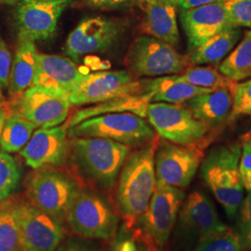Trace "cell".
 Listing matches in <instances>:
<instances>
[{
    "instance_id": "1",
    "label": "cell",
    "mask_w": 251,
    "mask_h": 251,
    "mask_svg": "<svg viewBox=\"0 0 251 251\" xmlns=\"http://www.w3.org/2000/svg\"><path fill=\"white\" fill-rule=\"evenodd\" d=\"M159 140L153 138L149 144L127 156L117 190L118 212L124 220V226L130 230L144 216L156 184L155 152Z\"/></svg>"
},
{
    "instance_id": "2",
    "label": "cell",
    "mask_w": 251,
    "mask_h": 251,
    "mask_svg": "<svg viewBox=\"0 0 251 251\" xmlns=\"http://www.w3.org/2000/svg\"><path fill=\"white\" fill-rule=\"evenodd\" d=\"M130 147L99 137L72 138L69 152L81 175L96 187H114Z\"/></svg>"
},
{
    "instance_id": "3",
    "label": "cell",
    "mask_w": 251,
    "mask_h": 251,
    "mask_svg": "<svg viewBox=\"0 0 251 251\" xmlns=\"http://www.w3.org/2000/svg\"><path fill=\"white\" fill-rule=\"evenodd\" d=\"M242 146L226 144L212 149L201 166V177L226 214L233 218L242 204L244 185L239 172Z\"/></svg>"
},
{
    "instance_id": "4",
    "label": "cell",
    "mask_w": 251,
    "mask_h": 251,
    "mask_svg": "<svg viewBox=\"0 0 251 251\" xmlns=\"http://www.w3.org/2000/svg\"><path fill=\"white\" fill-rule=\"evenodd\" d=\"M124 63L136 78L179 75L192 65L187 55L180 54L165 41L147 35H141L132 41Z\"/></svg>"
},
{
    "instance_id": "5",
    "label": "cell",
    "mask_w": 251,
    "mask_h": 251,
    "mask_svg": "<svg viewBox=\"0 0 251 251\" xmlns=\"http://www.w3.org/2000/svg\"><path fill=\"white\" fill-rule=\"evenodd\" d=\"M67 134L68 138H104L129 147H142L155 138L152 126L144 117L130 112L91 117L70 127Z\"/></svg>"
},
{
    "instance_id": "6",
    "label": "cell",
    "mask_w": 251,
    "mask_h": 251,
    "mask_svg": "<svg viewBox=\"0 0 251 251\" xmlns=\"http://www.w3.org/2000/svg\"><path fill=\"white\" fill-rule=\"evenodd\" d=\"M79 191L75 179L62 171L51 169L36 170L27 179L28 201L60 224L66 218Z\"/></svg>"
},
{
    "instance_id": "7",
    "label": "cell",
    "mask_w": 251,
    "mask_h": 251,
    "mask_svg": "<svg viewBox=\"0 0 251 251\" xmlns=\"http://www.w3.org/2000/svg\"><path fill=\"white\" fill-rule=\"evenodd\" d=\"M65 220L73 232L87 239L107 240L116 235L118 218L107 201L92 191L81 190Z\"/></svg>"
},
{
    "instance_id": "8",
    "label": "cell",
    "mask_w": 251,
    "mask_h": 251,
    "mask_svg": "<svg viewBox=\"0 0 251 251\" xmlns=\"http://www.w3.org/2000/svg\"><path fill=\"white\" fill-rule=\"evenodd\" d=\"M146 117L159 136L179 145L199 144L209 129L182 103L150 102Z\"/></svg>"
},
{
    "instance_id": "9",
    "label": "cell",
    "mask_w": 251,
    "mask_h": 251,
    "mask_svg": "<svg viewBox=\"0 0 251 251\" xmlns=\"http://www.w3.org/2000/svg\"><path fill=\"white\" fill-rule=\"evenodd\" d=\"M9 112L32 122L37 128L53 127L63 124L69 116V95L42 86H33L14 98Z\"/></svg>"
},
{
    "instance_id": "10",
    "label": "cell",
    "mask_w": 251,
    "mask_h": 251,
    "mask_svg": "<svg viewBox=\"0 0 251 251\" xmlns=\"http://www.w3.org/2000/svg\"><path fill=\"white\" fill-rule=\"evenodd\" d=\"M142 84L128 71L88 74L69 94L71 105L96 104L109 100L141 93Z\"/></svg>"
},
{
    "instance_id": "11",
    "label": "cell",
    "mask_w": 251,
    "mask_h": 251,
    "mask_svg": "<svg viewBox=\"0 0 251 251\" xmlns=\"http://www.w3.org/2000/svg\"><path fill=\"white\" fill-rule=\"evenodd\" d=\"M124 32V25L114 19H85L67 37L63 51L70 59L78 61L88 54L107 51L116 45Z\"/></svg>"
},
{
    "instance_id": "12",
    "label": "cell",
    "mask_w": 251,
    "mask_h": 251,
    "mask_svg": "<svg viewBox=\"0 0 251 251\" xmlns=\"http://www.w3.org/2000/svg\"><path fill=\"white\" fill-rule=\"evenodd\" d=\"M203 158L204 152L199 144H159L154 158L156 180L185 188L195 177Z\"/></svg>"
},
{
    "instance_id": "13",
    "label": "cell",
    "mask_w": 251,
    "mask_h": 251,
    "mask_svg": "<svg viewBox=\"0 0 251 251\" xmlns=\"http://www.w3.org/2000/svg\"><path fill=\"white\" fill-rule=\"evenodd\" d=\"M17 215L24 251H57L63 240L62 224L19 197Z\"/></svg>"
},
{
    "instance_id": "14",
    "label": "cell",
    "mask_w": 251,
    "mask_h": 251,
    "mask_svg": "<svg viewBox=\"0 0 251 251\" xmlns=\"http://www.w3.org/2000/svg\"><path fill=\"white\" fill-rule=\"evenodd\" d=\"M184 197L181 189L156 180L148 207L138 225L144 227L161 248L171 236Z\"/></svg>"
},
{
    "instance_id": "15",
    "label": "cell",
    "mask_w": 251,
    "mask_h": 251,
    "mask_svg": "<svg viewBox=\"0 0 251 251\" xmlns=\"http://www.w3.org/2000/svg\"><path fill=\"white\" fill-rule=\"evenodd\" d=\"M72 0L53 2L24 1L16 9V28L18 37L32 41L46 40L56 32L58 21Z\"/></svg>"
},
{
    "instance_id": "16",
    "label": "cell",
    "mask_w": 251,
    "mask_h": 251,
    "mask_svg": "<svg viewBox=\"0 0 251 251\" xmlns=\"http://www.w3.org/2000/svg\"><path fill=\"white\" fill-rule=\"evenodd\" d=\"M67 131L64 125L39 127L20 153L27 165L34 170L60 167L69 154Z\"/></svg>"
},
{
    "instance_id": "17",
    "label": "cell",
    "mask_w": 251,
    "mask_h": 251,
    "mask_svg": "<svg viewBox=\"0 0 251 251\" xmlns=\"http://www.w3.org/2000/svg\"><path fill=\"white\" fill-rule=\"evenodd\" d=\"M179 19L187 37L189 51L225 30L237 27L229 18L225 3L181 10Z\"/></svg>"
},
{
    "instance_id": "18",
    "label": "cell",
    "mask_w": 251,
    "mask_h": 251,
    "mask_svg": "<svg viewBox=\"0 0 251 251\" xmlns=\"http://www.w3.org/2000/svg\"><path fill=\"white\" fill-rule=\"evenodd\" d=\"M179 222L184 229L197 234L200 242L228 229L220 220L212 201L199 191L192 193L182 202Z\"/></svg>"
},
{
    "instance_id": "19",
    "label": "cell",
    "mask_w": 251,
    "mask_h": 251,
    "mask_svg": "<svg viewBox=\"0 0 251 251\" xmlns=\"http://www.w3.org/2000/svg\"><path fill=\"white\" fill-rule=\"evenodd\" d=\"M87 75L70 58L38 53L34 86H42L69 95Z\"/></svg>"
},
{
    "instance_id": "20",
    "label": "cell",
    "mask_w": 251,
    "mask_h": 251,
    "mask_svg": "<svg viewBox=\"0 0 251 251\" xmlns=\"http://www.w3.org/2000/svg\"><path fill=\"white\" fill-rule=\"evenodd\" d=\"M144 11L141 29L144 35L155 37L176 48L179 43L177 7L172 0H139Z\"/></svg>"
},
{
    "instance_id": "21",
    "label": "cell",
    "mask_w": 251,
    "mask_h": 251,
    "mask_svg": "<svg viewBox=\"0 0 251 251\" xmlns=\"http://www.w3.org/2000/svg\"><path fill=\"white\" fill-rule=\"evenodd\" d=\"M141 93L149 102L183 103L212 90L198 88L182 80L179 75L157 76L141 80Z\"/></svg>"
},
{
    "instance_id": "22",
    "label": "cell",
    "mask_w": 251,
    "mask_h": 251,
    "mask_svg": "<svg viewBox=\"0 0 251 251\" xmlns=\"http://www.w3.org/2000/svg\"><path fill=\"white\" fill-rule=\"evenodd\" d=\"M182 104L196 119L210 128L224 124L230 118L233 97L230 90L221 89L196 96Z\"/></svg>"
},
{
    "instance_id": "23",
    "label": "cell",
    "mask_w": 251,
    "mask_h": 251,
    "mask_svg": "<svg viewBox=\"0 0 251 251\" xmlns=\"http://www.w3.org/2000/svg\"><path fill=\"white\" fill-rule=\"evenodd\" d=\"M37 55L38 52L34 41L18 37V44L11 63L8 86L11 97L16 98L34 86Z\"/></svg>"
},
{
    "instance_id": "24",
    "label": "cell",
    "mask_w": 251,
    "mask_h": 251,
    "mask_svg": "<svg viewBox=\"0 0 251 251\" xmlns=\"http://www.w3.org/2000/svg\"><path fill=\"white\" fill-rule=\"evenodd\" d=\"M150 102L144 98L142 93L127 95L116 99L109 100L103 102L96 103L92 107L77 111L64 124L67 129L79 124L82 121L91 117H99L113 113L130 112L142 117H146V111Z\"/></svg>"
},
{
    "instance_id": "25",
    "label": "cell",
    "mask_w": 251,
    "mask_h": 251,
    "mask_svg": "<svg viewBox=\"0 0 251 251\" xmlns=\"http://www.w3.org/2000/svg\"><path fill=\"white\" fill-rule=\"evenodd\" d=\"M242 31L234 27L209 38L197 49L189 51L187 55L191 64H218L224 61L238 41L241 39Z\"/></svg>"
},
{
    "instance_id": "26",
    "label": "cell",
    "mask_w": 251,
    "mask_h": 251,
    "mask_svg": "<svg viewBox=\"0 0 251 251\" xmlns=\"http://www.w3.org/2000/svg\"><path fill=\"white\" fill-rule=\"evenodd\" d=\"M220 63L218 70L230 80L237 83L251 78V30Z\"/></svg>"
},
{
    "instance_id": "27",
    "label": "cell",
    "mask_w": 251,
    "mask_h": 251,
    "mask_svg": "<svg viewBox=\"0 0 251 251\" xmlns=\"http://www.w3.org/2000/svg\"><path fill=\"white\" fill-rule=\"evenodd\" d=\"M18 197L0 202V251H24L17 215Z\"/></svg>"
},
{
    "instance_id": "28",
    "label": "cell",
    "mask_w": 251,
    "mask_h": 251,
    "mask_svg": "<svg viewBox=\"0 0 251 251\" xmlns=\"http://www.w3.org/2000/svg\"><path fill=\"white\" fill-rule=\"evenodd\" d=\"M36 127L32 122L9 112L0 137V147L6 152H20L29 142Z\"/></svg>"
},
{
    "instance_id": "29",
    "label": "cell",
    "mask_w": 251,
    "mask_h": 251,
    "mask_svg": "<svg viewBox=\"0 0 251 251\" xmlns=\"http://www.w3.org/2000/svg\"><path fill=\"white\" fill-rule=\"evenodd\" d=\"M182 80L198 88L217 90L221 89H233L235 82L230 80L218 69L210 66H192L179 74Z\"/></svg>"
},
{
    "instance_id": "30",
    "label": "cell",
    "mask_w": 251,
    "mask_h": 251,
    "mask_svg": "<svg viewBox=\"0 0 251 251\" xmlns=\"http://www.w3.org/2000/svg\"><path fill=\"white\" fill-rule=\"evenodd\" d=\"M21 171L16 160L8 152H0V202L9 198L18 186Z\"/></svg>"
},
{
    "instance_id": "31",
    "label": "cell",
    "mask_w": 251,
    "mask_h": 251,
    "mask_svg": "<svg viewBox=\"0 0 251 251\" xmlns=\"http://www.w3.org/2000/svg\"><path fill=\"white\" fill-rule=\"evenodd\" d=\"M245 247L239 233L231 229L201 241L194 251H241Z\"/></svg>"
},
{
    "instance_id": "32",
    "label": "cell",
    "mask_w": 251,
    "mask_h": 251,
    "mask_svg": "<svg viewBox=\"0 0 251 251\" xmlns=\"http://www.w3.org/2000/svg\"><path fill=\"white\" fill-rule=\"evenodd\" d=\"M233 97L232 118L241 115H251V78L237 82L231 90Z\"/></svg>"
},
{
    "instance_id": "33",
    "label": "cell",
    "mask_w": 251,
    "mask_h": 251,
    "mask_svg": "<svg viewBox=\"0 0 251 251\" xmlns=\"http://www.w3.org/2000/svg\"><path fill=\"white\" fill-rule=\"evenodd\" d=\"M225 6L235 26L251 28V0H228Z\"/></svg>"
},
{
    "instance_id": "34",
    "label": "cell",
    "mask_w": 251,
    "mask_h": 251,
    "mask_svg": "<svg viewBox=\"0 0 251 251\" xmlns=\"http://www.w3.org/2000/svg\"><path fill=\"white\" fill-rule=\"evenodd\" d=\"M240 211V236L245 246H251V191H249L248 196L242 201Z\"/></svg>"
},
{
    "instance_id": "35",
    "label": "cell",
    "mask_w": 251,
    "mask_h": 251,
    "mask_svg": "<svg viewBox=\"0 0 251 251\" xmlns=\"http://www.w3.org/2000/svg\"><path fill=\"white\" fill-rule=\"evenodd\" d=\"M134 238L138 251H162V248L155 242L152 235L140 225L129 230Z\"/></svg>"
},
{
    "instance_id": "36",
    "label": "cell",
    "mask_w": 251,
    "mask_h": 251,
    "mask_svg": "<svg viewBox=\"0 0 251 251\" xmlns=\"http://www.w3.org/2000/svg\"><path fill=\"white\" fill-rule=\"evenodd\" d=\"M11 63L12 60L9 48L0 36V92L9 86Z\"/></svg>"
},
{
    "instance_id": "37",
    "label": "cell",
    "mask_w": 251,
    "mask_h": 251,
    "mask_svg": "<svg viewBox=\"0 0 251 251\" xmlns=\"http://www.w3.org/2000/svg\"><path fill=\"white\" fill-rule=\"evenodd\" d=\"M239 172L243 185L248 191H251V145L242 144V151L239 161Z\"/></svg>"
},
{
    "instance_id": "38",
    "label": "cell",
    "mask_w": 251,
    "mask_h": 251,
    "mask_svg": "<svg viewBox=\"0 0 251 251\" xmlns=\"http://www.w3.org/2000/svg\"><path fill=\"white\" fill-rule=\"evenodd\" d=\"M90 8L99 9H122L138 5L139 0H84Z\"/></svg>"
},
{
    "instance_id": "39",
    "label": "cell",
    "mask_w": 251,
    "mask_h": 251,
    "mask_svg": "<svg viewBox=\"0 0 251 251\" xmlns=\"http://www.w3.org/2000/svg\"><path fill=\"white\" fill-rule=\"evenodd\" d=\"M113 251H138L132 234L125 226L120 231Z\"/></svg>"
},
{
    "instance_id": "40",
    "label": "cell",
    "mask_w": 251,
    "mask_h": 251,
    "mask_svg": "<svg viewBox=\"0 0 251 251\" xmlns=\"http://www.w3.org/2000/svg\"><path fill=\"white\" fill-rule=\"evenodd\" d=\"M173 3L181 10L194 9L214 3H225L228 0H172Z\"/></svg>"
},
{
    "instance_id": "41",
    "label": "cell",
    "mask_w": 251,
    "mask_h": 251,
    "mask_svg": "<svg viewBox=\"0 0 251 251\" xmlns=\"http://www.w3.org/2000/svg\"><path fill=\"white\" fill-rule=\"evenodd\" d=\"M56 251H95L91 248L75 241H69L59 247Z\"/></svg>"
},
{
    "instance_id": "42",
    "label": "cell",
    "mask_w": 251,
    "mask_h": 251,
    "mask_svg": "<svg viewBox=\"0 0 251 251\" xmlns=\"http://www.w3.org/2000/svg\"><path fill=\"white\" fill-rule=\"evenodd\" d=\"M9 109L8 104L1 102L0 103V137H1V133L3 130V127L5 125V122L7 120V118L9 117Z\"/></svg>"
},
{
    "instance_id": "43",
    "label": "cell",
    "mask_w": 251,
    "mask_h": 251,
    "mask_svg": "<svg viewBox=\"0 0 251 251\" xmlns=\"http://www.w3.org/2000/svg\"><path fill=\"white\" fill-rule=\"evenodd\" d=\"M243 144H249L251 145V130L242 137Z\"/></svg>"
},
{
    "instance_id": "44",
    "label": "cell",
    "mask_w": 251,
    "mask_h": 251,
    "mask_svg": "<svg viewBox=\"0 0 251 251\" xmlns=\"http://www.w3.org/2000/svg\"><path fill=\"white\" fill-rule=\"evenodd\" d=\"M24 1H36V2H53L59 0H24Z\"/></svg>"
},
{
    "instance_id": "45",
    "label": "cell",
    "mask_w": 251,
    "mask_h": 251,
    "mask_svg": "<svg viewBox=\"0 0 251 251\" xmlns=\"http://www.w3.org/2000/svg\"><path fill=\"white\" fill-rule=\"evenodd\" d=\"M2 2H5V3H8V4H11V3H15L19 0H1Z\"/></svg>"
},
{
    "instance_id": "46",
    "label": "cell",
    "mask_w": 251,
    "mask_h": 251,
    "mask_svg": "<svg viewBox=\"0 0 251 251\" xmlns=\"http://www.w3.org/2000/svg\"><path fill=\"white\" fill-rule=\"evenodd\" d=\"M3 101H4V97H3V95H2V92H0V103L3 102Z\"/></svg>"
}]
</instances>
